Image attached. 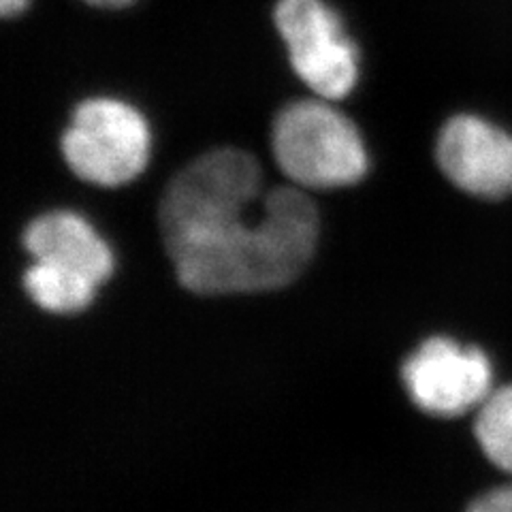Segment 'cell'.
Here are the masks:
<instances>
[{
	"label": "cell",
	"mask_w": 512,
	"mask_h": 512,
	"mask_svg": "<svg viewBox=\"0 0 512 512\" xmlns=\"http://www.w3.org/2000/svg\"><path fill=\"white\" fill-rule=\"evenodd\" d=\"M263 173L242 150L207 152L169 182L160 235L178 282L197 295L278 291L310 265L318 212L299 188L261 197Z\"/></svg>",
	"instance_id": "6da1fadb"
},
{
	"label": "cell",
	"mask_w": 512,
	"mask_h": 512,
	"mask_svg": "<svg viewBox=\"0 0 512 512\" xmlns=\"http://www.w3.org/2000/svg\"><path fill=\"white\" fill-rule=\"evenodd\" d=\"M271 148L286 178L303 188L350 186L367 171L357 126L325 99L286 105L274 122Z\"/></svg>",
	"instance_id": "7a4b0ae2"
},
{
	"label": "cell",
	"mask_w": 512,
	"mask_h": 512,
	"mask_svg": "<svg viewBox=\"0 0 512 512\" xmlns=\"http://www.w3.org/2000/svg\"><path fill=\"white\" fill-rule=\"evenodd\" d=\"M62 154L79 178L99 186L135 180L150 156V128L122 101L92 99L79 105L62 137Z\"/></svg>",
	"instance_id": "3957f363"
},
{
	"label": "cell",
	"mask_w": 512,
	"mask_h": 512,
	"mask_svg": "<svg viewBox=\"0 0 512 512\" xmlns=\"http://www.w3.org/2000/svg\"><path fill=\"white\" fill-rule=\"evenodd\" d=\"M276 26L293 69L320 99L340 101L357 82V47L323 0H280Z\"/></svg>",
	"instance_id": "277c9868"
},
{
	"label": "cell",
	"mask_w": 512,
	"mask_h": 512,
	"mask_svg": "<svg viewBox=\"0 0 512 512\" xmlns=\"http://www.w3.org/2000/svg\"><path fill=\"white\" fill-rule=\"evenodd\" d=\"M402 382L412 404L440 419L478 410L493 391V367L476 346L451 338H429L402 365Z\"/></svg>",
	"instance_id": "5b68a950"
},
{
	"label": "cell",
	"mask_w": 512,
	"mask_h": 512,
	"mask_svg": "<svg viewBox=\"0 0 512 512\" xmlns=\"http://www.w3.org/2000/svg\"><path fill=\"white\" fill-rule=\"evenodd\" d=\"M442 173L457 188L483 199L512 195V137L476 116H455L436 146Z\"/></svg>",
	"instance_id": "8992f818"
},
{
	"label": "cell",
	"mask_w": 512,
	"mask_h": 512,
	"mask_svg": "<svg viewBox=\"0 0 512 512\" xmlns=\"http://www.w3.org/2000/svg\"><path fill=\"white\" fill-rule=\"evenodd\" d=\"M24 248L32 261L103 284L114 274V254L92 224L73 212H50L24 231Z\"/></svg>",
	"instance_id": "52a82bcc"
},
{
	"label": "cell",
	"mask_w": 512,
	"mask_h": 512,
	"mask_svg": "<svg viewBox=\"0 0 512 512\" xmlns=\"http://www.w3.org/2000/svg\"><path fill=\"white\" fill-rule=\"evenodd\" d=\"M24 288L41 310L71 316L84 312L90 306L96 291H99V284L84 276L71 274V271L32 261L24 274Z\"/></svg>",
	"instance_id": "ba28073f"
},
{
	"label": "cell",
	"mask_w": 512,
	"mask_h": 512,
	"mask_svg": "<svg viewBox=\"0 0 512 512\" xmlns=\"http://www.w3.org/2000/svg\"><path fill=\"white\" fill-rule=\"evenodd\" d=\"M474 434L493 466L512 474V384L491 391L478 406Z\"/></svg>",
	"instance_id": "9c48e42d"
},
{
	"label": "cell",
	"mask_w": 512,
	"mask_h": 512,
	"mask_svg": "<svg viewBox=\"0 0 512 512\" xmlns=\"http://www.w3.org/2000/svg\"><path fill=\"white\" fill-rule=\"evenodd\" d=\"M466 512H512V485L478 495Z\"/></svg>",
	"instance_id": "30bf717a"
},
{
	"label": "cell",
	"mask_w": 512,
	"mask_h": 512,
	"mask_svg": "<svg viewBox=\"0 0 512 512\" xmlns=\"http://www.w3.org/2000/svg\"><path fill=\"white\" fill-rule=\"evenodd\" d=\"M30 0H0V11H3L5 18H13V15H20Z\"/></svg>",
	"instance_id": "8fae6325"
},
{
	"label": "cell",
	"mask_w": 512,
	"mask_h": 512,
	"mask_svg": "<svg viewBox=\"0 0 512 512\" xmlns=\"http://www.w3.org/2000/svg\"><path fill=\"white\" fill-rule=\"evenodd\" d=\"M84 3L92 7H101V9H122V7L133 5L135 0H84Z\"/></svg>",
	"instance_id": "7c38bea8"
}]
</instances>
